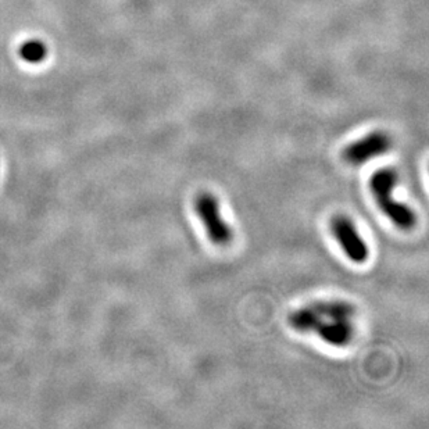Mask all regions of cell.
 <instances>
[{
    "instance_id": "obj_3",
    "label": "cell",
    "mask_w": 429,
    "mask_h": 429,
    "mask_svg": "<svg viewBox=\"0 0 429 429\" xmlns=\"http://www.w3.org/2000/svg\"><path fill=\"white\" fill-rule=\"evenodd\" d=\"M194 211L197 213L204 231L213 244L225 247L232 242V228L225 223L221 214L220 203L214 194L207 192L200 193L194 199Z\"/></svg>"
},
{
    "instance_id": "obj_2",
    "label": "cell",
    "mask_w": 429,
    "mask_h": 429,
    "mask_svg": "<svg viewBox=\"0 0 429 429\" xmlns=\"http://www.w3.org/2000/svg\"><path fill=\"white\" fill-rule=\"evenodd\" d=\"M397 184V174L392 168H380L370 178V189L382 213L402 231L416 227V213L404 203L392 197Z\"/></svg>"
},
{
    "instance_id": "obj_4",
    "label": "cell",
    "mask_w": 429,
    "mask_h": 429,
    "mask_svg": "<svg viewBox=\"0 0 429 429\" xmlns=\"http://www.w3.org/2000/svg\"><path fill=\"white\" fill-rule=\"evenodd\" d=\"M331 230L349 260L356 264H363L368 260L370 249L366 240L360 237L352 220L346 216H336L331 223Z\"/></svg>"
},
{
    "instance_id": "obj_6",
    "label": "cell",
    "mask_w": 429,
    "mask_h": 429,
    "mask_svg": "<svg viewBox=\"0 0 429 429\" xmlns=\"http://www.w3.org/2000/svg\"><path fill=\"white\" fill-rule=\"evenodd\" d=\"M45 54H46V49L44 46V44L35 42V41L25 44L21 49V56L31 63H37V61L42 60L45 57Z\"/></svg>"
},
{
    "instance_id": "obj_1",
    "label": "cell",
    "mask_w": 429,
    "mask_h": 429,
    "mask_svg": "<svg viewBox=\"0 0 429 429\" xmlns=\"http://www.w3.org/2000/svg\"><path fill=\"white\" fill-rule=\"evenodd\" d=\"M356 307L344 300H325L304 306L289 316V324L299 332H314L325 343L344 347L356 334Z\"/></svg>"
},
{
    "instance_id": "obj_5",
    "label": "cell",
    "mask_w": 429,
    "mask_h": 429,
    "mask_svg": "<svg viewBox=\"0 0 429 429\" xmlns=\"http://www.w3.org/2000/svg\"><path fill=\"white\" fill-rule=\"evenodd\" d=\"M392 147L390 137L383 131H374L343 150V158L353 166H360L371 158L385 154Z\"/></svg>"
}]
</instances>
